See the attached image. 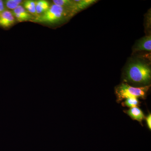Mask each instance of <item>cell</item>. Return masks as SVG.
I'll return each mask as SVG.
<instances>
[{"label": "cell", "mask_w": 151, "mask_h": 151, "mask_svg": "<svg viewBox=\"0 0 151 151\" xmlns=\"http://www.w3.org/2000/svg\"><path fill=\"white\" fill-rule=\"evenodd\" d=\"M125 77L126 81L137 84H147L151 81V69L145 63L136 60L128 65Z\"/></svg>", "instance_id": "1"}, {"label": "cell", "mask_w": 151, "mask_h": 151, "mask_svg": "<svg viewBox=\"0 0 151 151\" xmlns=\"http://www.w3.org/2000/svg\"><path fill=\"white\" fill-rule=\"evenodd\" d=\"M150 86L135 87L127 83H122L116 87L115 92L118 102L129 97L145 98Z\"/></svg>", "instance_id": "2"}, {"label": "cell", "mask_w": 151, "mask_h": 151, "mask_svg": "<svg viewBox=\"0 0 151 151\" xmlns=\"http://www.w3.org/2000/svg\"><path fill=\"white\" fill-rule=\"evenodd\" d=\"M65 8L53 4L45 12L36 17L32 21L37 22L55 23L62 20L66 15Z\"/></svg>", "instance_id": "3"}, {"label": "cell", "mask_w": 151, "mask_h": 151, "mask_svg": "<svg viewBox=\"0 0 151 151\" xmlns=\"http://www.w3.org/2000/svg\"><path fill=\"white\" fill-rule=\"evenodd\" d=\"M15 19L19 22H24L27 21H32L34 19L32 15L31 14L21 5L12 11Z\"/></svg>", "instance_id": "4"}, {"label": "cell", "mask_w": 151, "mask_h": 151, "mask_svg": "<svg viewBox=\"0 0 151 151\" xmlns=\"http://www.w3.org/2000/svg\"><path fill=\"white\" fill-rule=\"evenodd\" d=\"M15 19L12 12L4 11L0 14V27L5 29L9 28L14 24Z\"/></svg>", "instance_id": "5"}, {"label": "cell", "mask_w": 151, "mask_h": 151, "mask_svg": "<svg viewBox=\"0 0 151 151\" xmlns=\"http://www.w3.org/2000/svg\"><path fill=\"white\" fill-rule=\"evenodd\" d=\"M74 1V5L70 9L71 15L72 14H75L76 13L78 12L79 11L86 8L97 1L95 0H80Z\"/></svg>", "instance_id": "6"}, {"label": "cell", "mask_w": 151, "mask_h": 151, "mask_svg": "<svg viewBox=\"0 0 151 151\" xmlns=\"http://www.w3.org/2000/svg\"><path fill=\"white\" fill-rule=\"evenodd\" d=\"M134 50L136 51L142 50L151 51V36H146L138 41Z\"/></svg>", "instance_id": "7"}, {"label": "cell", "mask_w": 151, "mask_h": 151, "mask_svg": "<svg viewBox=\"0 0 151 151\" xmlns=\"http://www.w3.org/2000/svg\"><path fill=\"white\" fill-rule=\"evenodd\" d=\"M126 113L133 120H137L142 123V121L145 118V116L142 111L138 107L130 108Z\"/></svg>", "instance_id": "8"}, {"label": "cell", "mask_w": 151, "mask_h": 151, "mask_svg": "<svg viewBox=\"0 0 151 151\" xmlns=\"http://www.w3.org/2000/svg\"><path fill=\"white\" fill-rule=\"evenodd\" d=\"M35 9L37 17L40 16L46 12L50 7L47 1L44 0L35 1Z\"/></svg>", "instance_id": "9"}, {"label": "cell", "mask_w": 151, "mask_h": 151, "mask_svg": "<svg viewBox=\"0 0 151 151\" xmlns=\"http://www.w3.org/2000/svg\"><path fill=\"white\" fill-rule=\"evenodd\" d=\"M23 7L31 14L37 17L36 12L35 1L31 0L25 1L24 3Z\"/></svg>", "instance_id": "10"}, {"label": "cell", "mask_w": 151, "mask_h": 151, "mask_svg": "<svg viewBox=\"0 0 151 151\" xmlns=\"http://www.w3.org/2000/svg\"><path fill=\"white\" fill-rule=\"evenodd\" d=\"M139 104V102L138 100V98L136 97H129L127 98L125 102L122 103L123 106H127L130 108L137 107Z\"/></svg>", "instance_id": "11"}, {"label": "cell", "mask_w": 151, "mask_h": 151, "mask_svg": "<svg viewBox=\"0 0 151 151\" xmlns=\"http://www.w3.org/2000/svg\"><path fill=\"white\" fill-rule=\"evenodd\" d=\"M22 2V1L20 0H7L5 1L4 4L7 8L13 11L20 5Z\"/></svg>", "instance_id": "12"}, {"label": "cell", "mask_w": 151, "mask_h": 151, "mask_svg": "<svg viewBox=\"0 0 151 151\" xmlns=\"http://www.w3.org/2000/svg\"><path fill=\"white\" fill-rule=\"evenodd\" d=\"M53 4L56 5L60 6L63 7H68L71 9L74 4V1L70 0H54L53 1Z\"/></svg>", "instance_id": "13"}, {"label": "cell", "mask_w": 151, "mask_h": 151, "mask_svg": "<svg viewBox=\"0 0 151 151\" xmlns=\"http://www.w3.org/2000/svg\"><path fill=\"white\" fill-rule=\"evenodd\" d=\"M146 122H147V125L149 129L151 130V115L149 114L148 116H147L146 118Z\"/></svg>", "instance_id": "14"}, {"label": "cell", "mask_w": 151, "mask_h": 151, "mask_svg": "<svg viewBox=\"0 0 151 151\" xmlns=\"http://www.w3.org/2000/svg\"><path fill=\"white\" fill-rule=\"evenodd\" d=\"M5 10L4 2L1 0H0V14L1 13L4 11Z\"/></svg>", "instance_id": "15"}]
</instances>
